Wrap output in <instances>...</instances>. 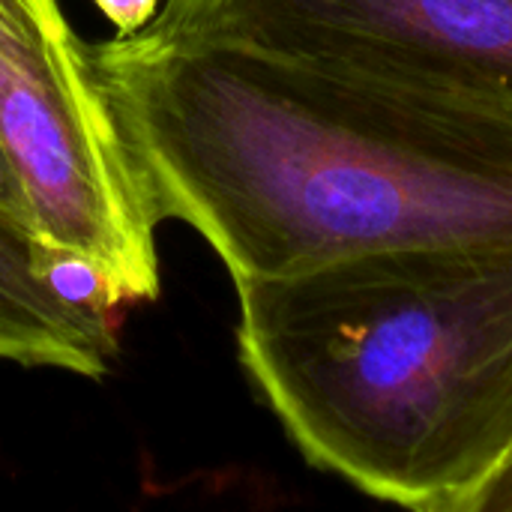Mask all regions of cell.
Listing matches in <instances>:
<instances>
[{
	"mask_svg": "<svg viewBox=\"0 0 512 512\" xmlns=\"http://www.w3.org/2000/svg\"><path fill=\"white\" fill-rule=\"evenodd\" d=\"M93 60L156 222L234 282L447 243H512V114L234 45L114 36Z\"/></svg>",
	"mask_w": 512,
	"mask_h": 512,
	"instance_id": "1",
	"label": "cell"
},
{
	"mask_svg": "<svg viewBox=\"0 0 512 512\" xmlns=\"http://www.w3.org/2000/svg\"><path fill=\"white\" fill-rule=\"evenodd\" d=\"M234 288L240 363L312 465L444 512L512 456V243L390 249Z\"/></svg>",
	"mask_w": 512,
	"mask_h": 512,
	"instance_id": "2",
	"label": "cell"
},
{
	"mask_svg": "<svg viewBox=\"0 0 512 512\" xmlns=\"http://www.w3.org/2000/svg\"><path fill=\"white\" fill-rule=\"evenodd\" d=\"M0 150L45 246L96 264L120 306L159 297V222L57 0H0Z\"/></svg>",
	"mask_w": 512,
	"mask_h": 512,
	"instance_id": "3",
	"label": "cell"
},
{
	"mask_svg": "<svg viewBox=\"0 0 512 512\" xmlns=\"http://www.w3.org/2000/svg\"><path fill=\"white\" fill-rule=\"evenodd\" d=\"M153 45H234L512 114V0H162Z\"/></svg>",
	"mask_w": 512,
	"mask_h": 512,
	"instance_id": "4",
	"label": "cell"
},
{
	"mask_svg": "<svg viewBox=\"0 0 512 512\" xmlns=\"http://www.w3.org/2000/svg\"><path fill=\"white\" fill-rule=\"evenodd\" d=\"M45 243L0 210V360L105 378L117 324L63 303L45 279Z\"/></svg>",
	"mask_w": 512,
	"mask_h": 512,
	"instance_id": "5",
	"label": "cell"
},
{
	"mask_svg": "<svg viewBox=\"0 0 512 512\" xmlns=\"http://www.w3.org/2000/svg\"><path fill=\"white\" fill-rule=\"evenodd\" d=\"M444 512H512V456Z\"/></svg>",
	"mask_w": 512,
	"mask_h": 512,
	"instance_id": "6",
	"label": "cell"
},
{
	"mask_svg": "<svg viewBox=\"0 0 512 512\" xmlns=\"http://www.w3.org/2000/svg\"><path fill=\"white\" fill-rule=\"evenodd\" d=\"M93 3L117 27V36H135L153 21V15L162 6V0H93Z\"/></svg>",
	"mask_w": 512,
	"mask_h": 512,
	"instance_id": "7",
	"label": "cell"
},
{
	"mask_svg": "<svg viewBox=\"0 0 512 512\" xmlns=\"http://www.w3.org/2000/svg\"><path fill=\"white\" fill-rule=\"evenodd\" d=\"M0 210H3V213H9L12 219H18L21 225H27V228H30L27 204H24L21 186H18V180H15V174H12V168H9V162H6V156H3V150H0ZM30 231H33V228H30Z\"/></svg>",
	"mask_w": 512,
	"mask_h": 512,
	"instance_id": "8",
	"label": "cell"
}]
</instances>
